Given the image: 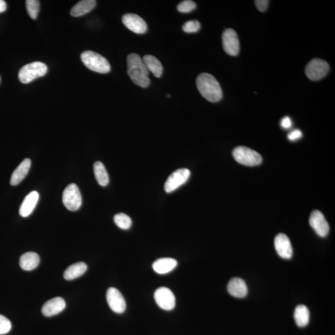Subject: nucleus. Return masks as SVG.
<instances>
[{
    "mask_svg": "<svg viewBox=\"0 0 335 335\" xmlns=\"http://www.w3.org/2000/svg\"><path fill=\"white\" fill-rule=\"evenodd\" d=\"M275 247L279 256L284 259L292 258L293 250L289 237L284 233H279L275 239Z\"/></svg>",
    "mask_w": 335,
    "mask_h": 335,
    "instance_id": "4468645a",
    "label": "nucleus"
},
{
    "mask_svg": "<svg viewBox=\"0 0 335 335\" xmlns=\"http://www.w3.org/2000/svg\"><path fill=\"white\" fill-rule=\"evenodd\" d=\"M114 222L117 227L123 230H128L132 225V220L129 216L124 213H119L115 215L114 217Z\"/></svg>",
    "mask_w": 335,
    "mask_h": 335,
    "instance_id": "a878e982",
    "label": "nucleus"
},
{
    "mask_svg": "<svg viewBox=\"0 0 335 335\" xmlns=\"http://www.w3.org/2000/svg\"><path fill=\"white\" fill-rule=\"evenodd\" d=\"M26 5L28 15L30 18L33 19L37 18L40 9V2L37 0H27Z\"/></svg>",
    "mask_w": 335,
    "mask_h": 335,
    "instance_id": "bb28decb",
    "label": "nucleus"
},
{
    "mask_svg": "<svg viewBox=\"0 0 335 335\" xmlns=\"http://www.w3.org/2000/svg\"><path fill=\"white\" fill-rule=\"evenodd\" d=\"M48 69L46 64L35 61L22 67L18 74L19 80L22 83H29L36 78L44 77Z\"/></svg>",
    "mask_w": 335,
    "mask_h": 335,
    "instance_id": "20e7f679",
    "label": "nucleus"
},
{
    "mask_svg": "<svg viewBox=\"0 0 335 335\" xmlns=\"http://www.w3.org/2000/svg\"><path fill=\"white\" fill-rule=\"evenodd\" d=\"M62 201L64 206L71 211H76L82 204V194L77 184L72 183L66 187L63 192Z\"/></svg>",
    "mask_w": 335,
    "mask_h": 335,
    "instance_id": "423d86ee",
    "label": "nucleus"
},
{
    "mask_svg": "<svg viewBox=\"0 0 335 335\" xmlns=\"http://www.w3.org/2000/svg\"><path fill=\"white\" fill-rule=\"evenodd\" d=\"M154 298L156 303L164 311H172L176 304L175 296L171 290L161 287L155 290Z\"/></svg>",
    "mask_w": 335,
    "mask_h": 335,
    "instance_id": "1a4fd4ad",
    "label": "nucleus"
},
{
    "mask_svg": "<svg viewBox=\"0 0 335 335\" xmlns=\"http://www.w3.org/2000/svg\"><path fill=\"white\" fill-rule=\"evenodd\" d=\"M196 85L200 94L209 102L216 103L222 99L221 86L212 75L207 73L200 74L196 79Z\"/></svg>",
    "mask_w": 335,
    "mask_h": 335,
    "instance_id": "f257e3e1",
    "label": "nucleus"
},
{
    "mask_svg": "<svg viewBox=\"0 0 335 335\" xmlns=\"http://www.w3.org/2000/svg\"><path fill=\"white\" fill-rule=\"evenodd\" d=\"M178 262L176 259L171 258H163L157 259L153 262V269L156 273L160 275L171 272L177 266Z\"/></svg>",
    "mask_w": 335,
    "mask_h": 335,
    "instance_id": "6ab92c4d",
    "label": "nucleus"
},
{
    "mask_svg": "<svg viewBox=\"0 0 335 335\" xmlns=\"http://www.w3.org/2000/svg\"><path fill=\"white\" fill-rule=\"evenodd\" d=\"M87 270V265L83 262H78L67 267L63 274V277L66 280L71 281L79 278Z\"/></svg>",
    "mask_w": 335,
    "mask_h": 335,
    "instance_id": "5701e85b",
    "label": "nucleus"
},
{
    "mask_svg": "<svg viewBox=\"0 0 335 335\" xmlns=\"http://www.w3.org/2000/svg\"><path fill=\"white\" fill-rule=\"evenodd\" d=\"M39 194L37 191H33L24 198L19 209V214L22 217H27L31 214L37 205Z\"/></svg>",
    "mask_w": 335,
    "mask_h": 335,
    "instance_id": "f3484780",
    "label": "nucleus"
},
{
    "mask_svg": "<svg viewBox=\"0 0 335 335\" xmlns=\"http://www.w3.org/2000/svg\"><path fill=\"white\" fill-rule=\"evenodd\" d=\"M12 327L11 323L7 317L0 315V335L9 333Z\"/></svg>",
    "mask_w": 335,
    "mask_h": 335,
    "instance_id": "c756f323",
    "label": "nucleus"
},
{
    "mask_svg": "<svg viewBox=\"0 0 335 335\" xmlns=\"http://www.w3.org/2000/svg\"><path fill=\"white\" fill-rule=\"evenodd\" d=\"M96 5L94 0H83L78 2L72 8L71 15L74 17H80L86 15L93 10Z\"/></svg>",
    "mask_w": 335,
    "mask_h": 335,
    "instance_id": "412c9836",
    "label": "nucleus"
},
{
    "mask_svg": "<svg viewBox=\"0 0 335 335\" xmlns=\"http://www.w3.org/2000/svg\"><path fill=\"white\" fill-rule=\"evenodd\" d=\"M223 48L227 54L236 56L240 52V43L238 36L232 29H227L222 35Z\"/></svg>",
    "mask_w": 335,
    "mask_h": 335,
    "instance_id": "9b49d317",
    "label": "nucleus"
},
{
    "mask_svg": "<svg viewBox=\"0 0 335 335\" xmlns=\"http://www.w3.org/2000/svg\"><path fill=\"white\" fill-rule=\"evenodd\" d=\"M66 307V303L63 298L57 297L52 298L44 304L42 313L45 317H50L60 314Z\"/></svg>",
    "mask_w": 335,
    "mask_h": 335,
    "instance_id": "2eb2a0df",
    "label": "nucleus"
},
{
    "mask_svg": "<svg viewBox=\"0 0 335 335\" xmlns=\"http://www.w3.org/2000/svg\"><path fill=\"white\" fill-rule=\"evenodd\" d=\"M200 24L199 21L192 20L187 21L183 26V30L186 33H194L199 31Z\"/></svg>",
    "mask_w": 335,
    "mask_h": 335,
    "instance_id": "c85d7f7f",
    "label": "nucleus"
},
{
    "mask_svg": "<svg viewBox=\"0 0 335 335\" xmlns=\"http://www.w3.org/2000/svg\"><path fill=\"white\" fill-rule=\"evenodd\" d=\"M93 169L97 182L100 186H107L110 182V178L104 164L100 161H96L94 164Z\"/></svg>",
    "mask_w": 335,
    "mask_h": 335,
    "instance_id": "393cba45",
    "label": "nucleus"
},
{
    "mask_svg": "<svg viewBox=\"0 0 335 335\" xmlns=\"http://www.w3.org/2000/svg\"><path fill=\"white\" fill-rule=\"evenodd\" d=\"M255 3L257 9L261 12H264L267 10L270 2L267 0H256Z\"/></svg>",
    "mask_w": 335,
    "mask_h": 335,
    "instance_id": "7c9ffc66",
    "label": "nucleus"
},
{
    "mask_svg": "<svg viewBox=\"0 0 335 335\" xmlns=\"http://www.w3.org/2000/svg\"><path fill=\"white\" fill-rule=\"evenodd\" d=\"M195 8H196V4H195V2L191 1V0H186V1L181 2L178 5L177 10L180 13H188L194 10Z\"/></svg>",
    "mask_w": 335,
    "mask_h": 335,
    "instance_id": "cd10ccee",
    "label": "nucleus"
},
{
    "mask_svg": "<svg viewBox=\"0 0 335 335\" xmlns=\"http://www.w3.org/2000/svg\"><path fill=\"white\" fill-rule=\"evenodd\" d=\"M30 165H31V161L29 158L24 159L21 162L11 176L10 180L11 185H18L24 180L29 171Z\"/></svg>",
    "mask_w": 335,
    "mask_h": 335,
    "instance_id": "a211bd4d",
    "label": "nucleus"
},
{
    "mask_svg": "<svg viewBox=\"0 0 335 335\" xmlns=\"http://www.w3.org/2000/svg\"><path fill=\"white\" fill-rule=\"evenodd\" d=\"M294 317L297 326L305 327L309 322L310 313L308 308L304 305L297 306L295 309Z\"/></svg>",
    "mask_w": 335,
    "mask_h": 335,
    "instance_id": "b1692460",
    "label": "nucleus"
},
{
    "mask_svg": "<svg viewBox=\"0 0 335 335\" xmlns=\"http://www.w3.org/2000/svg\"><path fill=\"white\" fill-rule=\"evenodd\" d=\"M127 74L136 85L147 88L150 83L149 71L143 60L137 54H130L127 58Z\"/></svg>",
    "mask_w": 335,
    "mask_h": 335,
    "instance_id": "f03ea898",
    "label": "nucleus"
},
{
    "mask_svg": "<svg viewBox=\"0 0 335 335\" xmlns=\"http://www.w3.org/2000/svg\"><path fill=\"white\" fill-rule=\"evenodd\" d=\"M309 223L318 236L325 237L328 234L329 230L328 223L320 211L315 210L312 212L310 216Z\"/></svg>",
    "mask_w": 335,
    "mask_h": 335,
    "instance_id": "ddd939ff",
    "label": "nucleus"
},
{
    "mask_svg": "<svg viewBox=\"0 0 335 335\" xmlns=\"http://www.w3.org/2000/svg\"><path fill=\"white\" fill-rule=\"evenodd\" d=\"M106 300L112 311L117 314H122L126 309V303L124 297L118 289L110 287L106 293Z\"/></svg>",
    "mask_w": 335,
    "mask_h": 335,
    "instance_id": "9d476101",
    "label": "nucleus"
},
{
    "mask_svg": "<svg viewBox=\"0 0 335 335\" xmlns=\"http://www.w3.org/2000/svg\"><path fill=\"white\" fill-rule=\"evenodd\" d=\"M82 62L91 71L107 74L111 71V65L107 59L103 56L93 51H85L81 55Z\"/></svg>",
    "mask_w": 335,
    "mask_h": 335,
    "instance_id": "7ed1b4c3",
    "label": "nucleus"
},
{
    "mask_svg": "<svg viewBox=\"0 0 335 335\" xmlns=\"http://www.w3.org/2000/svg\"><path fill=\"white\" fill-rule=\"evenodd\" d=\"M303 137V133L298 129L292 130L287 135V138L290 141H296L300 139Z\"/></svg>",
    "mask_w": 335,
    "mask_h": 335,
    "instance_id": "2f4dec72",
    "label": "nucleus"
},
{
    "mask_svg": "<svg viewBox=\"0 0 335 335\" xmlns=\"http://www.w3.org/2000/svg\"><path fill=\"white\" fill-rule=\"evenodd\" d=\"M142 60L149 72H152L156 78L161 77L163 74V68L157 58L153 55H147L144 56Z\"/></svg>",
    "mask_w": 335,
    "mask_h": 335,
    "instance_id": "4be33fe9",
    "label": "nucleus"
},
{
    "mask_svg": "<svg viewBox=\"0 0 335 335\" xmlns=\"http://www.w3.org/2000/svg\"><path fill=\"white\" fill-rule=\"evenodd\" d=\"M122 20L125 26L134 33L142 35L147 30L146 22L141 16L136 14H125L123 16Z\"/></svg>",
    "mask_w": 335,
    "mask_h": 335,
    "instance_id": "f8f14e48",
    "label": "nucleus"
},
{
    "mask_svg": "<svg viewBox=\"0 0 335 335\" xmlns=\"http://www.w3.org/2000/svg\"><path fill=\"white\" fill-rule=\"evenodd\" d=\"M227 290L229 294L237 298L245 297L248 294L247 284L240 278H234L229 281Z\"/></svg>",
    "mask_w": 335,
    "mask_h": 335,
    "instance_id": "dca6fc26",
    "label": "nucleus"
},
{
    "mask_svg": "<svg viewBox=\"0 0 335 335\" xmlns=\"http://www.w3.org/2000/svg\"><path fill=\"white\" fill-rule=\"evenodd\" d=\"M190 175H191V172L188 169H181L176 170L168 178L166 183L164 184V190L168 193L175 191V190L187 182Z\"/></svg>",
    "mask_w": 335,
    "mask_h": 335,
    "instance_id": "6e6552de",
    "label": "nucleus"
},
{
    "mask_svg": "<svg viewBox=\"0 0 335 335\" xmlns=\"http://www.w3.org/2000/svg\"><path fill=\"white\" fill-rule=\"evenodd\" d=\"M7 6L4 0H0V13H4L7 10Z\"/></svg>",
    "mask_w": 335,
    "mask_h": 335,
    "instance_id": "72a5a7b5",
    "label": "nucleus"
},
{
    "mask_svg": "<svg viewBox=\"0 0 335 335\" xmlns=\"http://www.w3.org/2000/svg\"><path fill=\"white\" fill-rule=\"evenodd\" d=\"M40 262V258L35 252H26L21 255L19 259V265L22 270L32 271L38 266Z\"/></svg>",
    "mask_w": 335,
    "mask_h": 335,
    "instance_id": "aec40b11",
    "label": "nucleus"
},
{
    "mask_svg": "<svg viewBox=\"0 0 335 335\" xmlns=\"http://www.w3.org/2000/svg\"><path fill=\"white\" fill-rule=\"evenodd\" d=\"M232 155L234 160L243 165L254 166L262 163V156L250 148L239 146L234 148Z\"/></svg>",
    "mask_w": 335,
    "mask_h": 335,
    "instance_id": "39448f33",
    "label": "nucleus"
},
{
    "mask_svg": "<svg viewBox=\"0 0 335 335\" xmlns=\"http://www.w3.org/2000/svg\"><path fill=\"white\" fill-rule=\"evenodd\" d=\"M329 70V66L326 61L314 58L307 64L305 72L310 80L318 81L325 77L328 74Z\"/></svg>",
    "mask_w": 335,
    "mask_h": 335,
    "instance_id": "0eeeda50",
    "label": "nucleus"
},
{
    "mask_svg": "<svg viewBox=\"0 0 335 335\" xmlns=\"http://www.w3.org/2000/svg\"><path fill=\"white\" fill-rule=\"evenodd\" d=\"M281 127L285 129H288L292 127V123L291 119L288 116L284 117V118L282 119L281 121Z\"/></svg>",
    "mask_w": 335,
    "mask_h": 335,
    "instance_id": "473e14b6",
    "label": "nucleus"
}]
</instances>
